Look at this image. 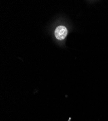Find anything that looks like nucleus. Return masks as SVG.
Returning a JSON list of instances; mask_svg holds the SVG:
<instances>
[{"label": "nucleus", "mask_w": 108, "mask_h": 121, "mask_svg": "<svg viewBox=\"0 0 108 121\" xmlns=\"http://www.w3.org/2000/svg\"><path fill=\"white\" fill-rule=\"evenodd\" d=\"M67 34V30L64 26H58L55 30V35L56 38L59 40L64 39Z\"/></svg>", "instance_id": "f257e3e1"}]
</instances>
